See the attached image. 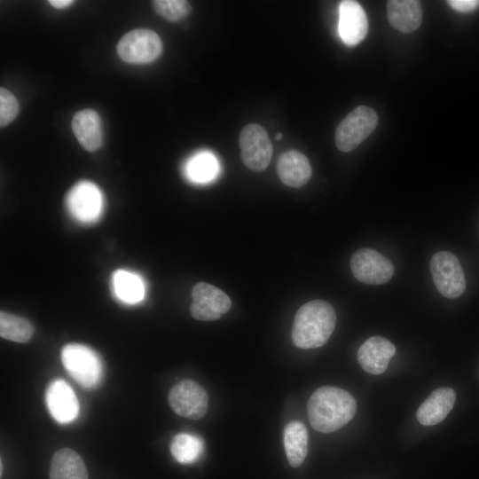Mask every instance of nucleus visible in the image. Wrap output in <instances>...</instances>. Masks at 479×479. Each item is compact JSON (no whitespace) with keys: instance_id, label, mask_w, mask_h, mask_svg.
Returning a JSON list of instances; mask_svg holds the SVG:
<instances>
[{"instance_id":"nucleus-20","label":"nucleus","mask_w":479,"mask_h":479,"mask_svg":"<svg viewBox=\"0 0 479 479\" xmlns=\"http://www.w3.org/2000/svg\"><path fill=\"white\" fill-rule=\"evenodd\" d=\"M309 435L301 421L289 422L284 430V445L287 460L291 467H298L308 453Z\"/></svg>"},{"instance_id":"nucleus-14","label":"nucleus","mask_w":479,"mask_h":479,"mask_svg":"<svg viewBox=\"0 0 479 479\" xmlns=\"http://www.w3.org/2000/svg\"><path fill=\"white\" fill-rule=\"evenodd\" d=\"M395 353L396 347L390 341L384 337L373 336L358 349L357 360L365 372L381 374L387 370Z\"/></svg>"},{"instance_id":"nucleus-24","label":"nucleus","mask_w":479,"mask_h":479,"mask_svg":"<svg viewBox=\"0 0 479 479\" xmlns=\"http://www.w3.org/2000/svg\"><path fill=\"white\" fill-rule=\"evenodd\" d=\"M187 175L190 179L202 183L212 179L217 172V162L208 153L194 155L187 163Z\"/></svg>"},{"instance_id":"nucleus-18","label":"nucleus","mask_w":479,"mask_h":479,"mask_svg":"<svg viewBox=\"0 0 479 479\" xmlns=\"http://www.w3.org/2000/svg\"><path fill=\"white\" fill-rule=\"evenodd\" d=\"M387 15L390 25L403 33L413 32L421 24L422 8L416 0H390L387 4Z\"/></svg>"},{"instance_id":"nucleus-13","label":"nucleus","mask_w":479,"mask_h":479,"mask_svg":"<svg viewBox=\"0 0 479 479\" xmlns=\"http://www.w3.org/2000/svg\"><path fill=\"white\" fill-rule=\"evenodd\" d=\"M338 30L347 45L354 46L364 40L368 32V20L359 3L352 0L340 3Z\"/></svg>"},{"instance_id":"nucleus-1","label":"nucleus","mask_w":479,"mask_h":479,"mask_svg":"<svg viewBox=\"0 0 479 479\" xmlns=\"http://www.w3.org/2000/svg\"><path fill=\"white\" fill-rule=\"evenodd\" d=\"M357 402L348 391L324 386L316 389L307 404L311 427L322 433H331L346 425L355 415Z\"/></svg>"},{"instance_id":"nucleus-12","label":"nucleus","mask_w":479,"mask_h":479,"mask_svg":"<svg viewBox=\"0 0 479 479\" xmlns=\"http://www.w3.org/2000/svg\"><path fill=\"white\" fill-rule=\"evenodd\" d=\"M49 412L59 423L73 421L79 413V402L72 388L62 379L52 381L45 392Z\"/></svg>"},{"instance_id":"nucleus-15","label":"nucleus","mask_w":479,"mask_h":479,"mask_svg":"<svg viewBox=\"0 0 479 479\" xmlns=\"http://www.w3.org/2000/svg\"><path fill=\"white\" fill-rule=\"evenodd\" d=\"M276 169L280 181L293 188L306 185L312 174L308 158L296 150L283 152L278 158Z\"/></svg>"},{"instance_id":"nucleus-7","label":"nucleus","mask_w":479,"mask_h":479,"mask_svg":"<svg viewBox=\"0 0 479 479\" xmlns=\"http://www.w3.org/2000/svg\"><path fill=\"white\" fill-rule=\"evenodd\" d=\"M430 271L436 289L444 297L457 298L465 291L464 272L459 259L452 253H436L430 260Z\"/></svg>"},{"instance_id":"nucleus-4","label":"nucleus","mask_w":479,"mask_h":479,"mask_svg":"<svg viewBox=\"0 0 479 479\" xmlns=\"http://www.w3.org/2000/svg\"><path fill=\"white\" fill-rule=\"evenodd\" d=\"M378 115L367 106H359L352 110L337 126L335 144L344 153L359 145L377 127Z\"/></svg>"},{"instance_id":"nucleus-27","label":"nucleus","mask_w":479,"mask_h":479,"mask_svg":"<svg viewBox=\"0 0 479 479\" xmlns=\"http://www.w3.org/2000/svg\"><path fill=\"white\" fill-rule=\"evenodd\" d=\"M449 5L459 12H469L479 6L478 0H449Z\"/></svg>"},{"instance_id":"nucleus-6","label":"nucleus","mask_w":479,"mask_h":479,"mask_svg":"<svg viewBox=\"0 0 479 479\" xmlns=\"http://www.w3.org/2000/svg\"><path fill=\"white\" fill-rule=\"evenodd\" d=\"M240 157L244 165L255 172H262L269 166L273 147L266 130L257 123L242 128L239 136Z\"/></svg>"},{"instance_id":"nucleus-19","label":"nucleus","mask_w":479,"mask_h":479,"mask_svg":"<svg viewBox=\"0 0 479 479\" xmlns=\"http://www.w3.org/2000/svg\"><path fill=\"white\" fill-rule=\"evenodd\" d=\"M50 479H88V471L82 457L76 452L62 448L52 456Z\"/></svg>"},{"instance_id":"nucleus-10","label":"nucleus","mask_w":479,"mask_h":479,"mask_svg":"<svg viewBox=\"0 0 479 479\" xmlns=\"http://www.w3.org/2000/svg\"><path fill=\"white\" fill-rule=\"evenodd\" d=\"M350 269L358 281L371 285L384 284L394 273L390 260L371 248L356 251L350 259Z\"/></svg>"},{"instance_id":"nucleus-28","label":"nucleus","mask_w":479,"mask_h":479,"mask_svg":"<svg viewBox=\"0 0 479 479\" xmlns=\"http://www.w3.org/2000/svg\"><path fill=\"white\" fill-rule=\"evenodd\" d=\"M49 4L58 9L67 8L74 4L72 0H50Z\"/></svg>"},{"instance_id":"nucleus-3","label":"nucleus","mask_w":479,"mask_h":479,"mask_svg":"<svg viewBox=\"0 0 479 479\" xmlns=\"http://www.w3.org/2000/svg\"><path fill=\"white\" fill-rule=\"evenodd\" d=\"M62 364L69 375L85 389L96 388L103 378V365L99 356L89 346L69 343L60 354Z\"/></svg>"},{"instance_id":"nucleus-17","label":"nucleus","mask_w":479,"mask_h":479,"mask_svg":"<svg viewBox=\"0 0 479 479\" xmlns=\"http://www.w3.org/2000/svg\"><path fill=\"white\" fill-rule=\"evenodd\" d=\"M455 400L456 393L452 389L443 387L435 389L418 408V421L424 426L438 424L452 411Z\"/></svg>"},{"instance_id":"nucleus-22","label":"nucleus","mask_w":479,"mask_h":479,"mask_svg":"<svg viewBox=\"0 0 479 479\" xmlns=\"http://www.w3.org/2000/svg\"><path fill=\"white\" fill-rule=\"evenodd\" d=\"M203 449L202 439L187 433L176 435L170 445L173 457L181 464H192L197 461L202 454Z\"/></svg>"},{"instance_id":"nucleus-21","label":"nucleus","mask_w":479,"mask_h":479,"mask_svg":"<svg viewBox=\"0 0 479 479\" xmlns=\"http://www.w3.org/2000/svg\"><path fill=\"white\" fill-rule=\"evenodd\" d=\"M112 285L115 295L126 303H137L145 295V286L140 277L133 272L118 270L113 273Z\"/></svg>"},{"instance_id":"nucleus-9","label":"nucleus","mask_w":479,"mask_h":479,"mask_svg":"<svg viewBox=\"0 0 479 479\" xmlns=\"http://www.w3.org/2000/svg\"><path fill=\"white\" fill-rule=\"evenodd\" d=\"M192 297L191 315L200 321L217 320L232 307V301L224 292L205 282L193 286Z\"/></svg>"},{"instance_id":"nucleus-5","label":"nucleus","mask_w":479,"mask_h":479,"mask_svg":"<svg viewBox=\"0 0 479 479\" xmlns=\"http://www.w3.org/2000/svg\"><path fill=\"white\" fill-rule=\"evenodd\" d=\"M119 57L130 64H145L157 59L162 53V42L157 33L137 28L125 34L117 47Z\"/></svg>"},{"instance_id":"nucleus-11","label":"nucleus","mask_w":479,"mask_h":479,"mask_svg":"<svg viewBox=\"0 0 479 479\" xmlns=\"http://www.w3.org/2000/svg\"><path fill=\"white\" fill-rule=\"evenodd\" d=\"M67 207L75 218L83 223L96 221L102 213L103 197L90 181L77 183L67 195Z\"/></svg>"},{"instance_id":"nucleus-23","label":"nucleus","mask_w":479,"mask_h":479,"mask_svg":"<svg viewBox=\"0 0 479 479\" xmlns=\"http://www.w3.org/2000/svg\"><path fill=\"white\" fill-rule=\"evenodd\" d=\"M33 334V325L27 319L5 311L0 312V335L2 338L25 343L31 339Z\"/></svg>"},{"instance_id":"nucleus-25","label":"nucleus","mask_w":479,"mask_h":479,"mask_svg":"<svg viewBox=\"0 0 479 479\" xmlns=\"http://www.w3.org/2000/svg\"><path fill=\"white\" fill-rule=\"evenodd\" d=\"M154 12L168 21L177 22L192 12V7L185 0H154L153 1Z\"/></svg>"},{"instance_id":"nucleus-26","label":"nucleus","mask_w":479,"mask_h":479,"mask_svg":"<svg viewBox=\"0 0 479 479\" xmlns=\"http://www.w3.org/2000/svg\"><path fill=\"white\" fill-rule=\"evenodd\" d=\"M20 112V105L15 96L4 88L0 89V126L11 123Z\"/></svg>"},{"instance_id":"nucleus-16","label":"nucleus","mask_w":479,"mask_h":479,"mask_svg":"<svg viewBox=\"0 0 479 479\" xmlns=\"http://www.w3.org/2000/svg\"><path fill=\"white\" fill-rule=\"evenodd\" d=\"M72 130L86 151L95 152L102 145V122L95 110L83 109L77 112L72 119Z\"/></svg>"},{"instance_id":"nucleus-29","label":"nucleus","mask_w":479,"mask_h":479,"mask_svg":"<svg viewBox=\"0 0 479 479\" xmlns=\"http://www.w3.org/2000/svg\"><path fill=\"white\" fill-rule=\"evenodd\" d=\"M282 137H283V135H282L281 133H278V134L276 135V139H277L278 141L281 140Z\"/></svg>"},{"instance_id":"nucleus-8","label":"nucleus","mask_w":479,"mask_h":479,"mask_svg":"<svg viewBox=\"0 0 479 479\" xmlns=\"http://www.w3.org/2000/svg\"><path fill=\"white\" fill-rule=\"evenodd\" d=\"M169 404L179 416L198 420L208 408L207 391L196 381L184 380L174 385L169 392Z\"/></svg>"},{"instance_id":"nucleus-2","label":"nucleus","mask_w":479,"mask_h":479,"mask_svg":"<svg viewBox=\"0 0 479 479\" xmlns=\"http://www.w3.org/2000/svg\"><path fill=\"white\" fill-rule=\"evenodd\" d=\"M336 325L334 307L323 300L306 302L297 310L292 328V341L300 349L323 346Z\"/></svg>"}]
</instances>
